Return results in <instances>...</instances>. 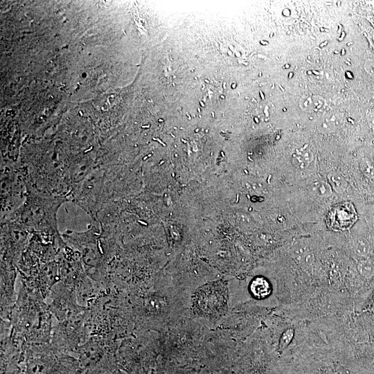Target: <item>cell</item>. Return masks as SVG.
Returning <instances> with one entry per match:
<instances>
[{
	"label": "cell",
	"instance_id": "6da1fadb",
	"mask_svg": "<svg viewBox=\"0 0 374 374\" xmlns=\"http://www.w3.org/2000/svg\"><path fill=\"white\" fill-rule=\"evenodd\" d=\"M9 321L12 335L27 344H51L55 318L47 303L21 283Z\"/></svg>",
	"mask_w": 374,
	"mask_h": 374
},
{
	"label": "cell",
	"instance_id": "7a4b0ae2",
	"mask_svg": "<svg viewBox=\"0 0 374 374\" xmlns=\"http://www.w3.org/2000/svg\"><path fill=\"white\" fill-rule=\"evenodd\" d=\"M24 203L3 220L15 221L31 233H38L58 244L64 243L57 228V213L69 201L66 197L45 195L26 185Z\"/></svg>",
	"mask_w": 374,
	"mask_h": 374
},
{
	"label": "cell",
	"instance_id": "3957f363",
	"mask_svg": "<svg viewBox=\"0 0 374 374\" xmlns=\"http://www.w3.org/2000/svg\"><path fill=\"white\" fill-rule=\"evenodd\" d=\"M62 236L69 246L80 253L86 274L96 283L105 284L108 280L109 261L104 251L99 224L92 221L87 231L67 230Z\"/></svg>",
	"mask_w": 374,
	"mask_h": 374
},
{
	"label": "cell",
	"instance_id": "277c9868",
	"mask_svg": "<svg viewBox=\"0 0 374 374\" xmlns=\"http://www.w3.org/2000/svg\"><path fill=\"white\" fill-rule=\"evenodd\" d=\"M23 374H78V360L56 350L51 344H26L24 348Z\"/></svg>",
	"mask_w": 374,
	"mask_h": 374
},
{
	"label": "cell",
	"instance_id": "5b68a950",
	"mask_svg": "<svg viewBox=\"0 0 374 374\" xmlns=\"http://www.w3.org/2000/svg\"><path fill=\"white\" fill-rule=\"evenodd\" d=\"M91 337L89 312L85 311L68 319L55 321L51 345L57 351L73 355L77 348Z\"/></svg>",
	"mask_w": 374,
	"mask_h": 374
},
{
	"label": "cell",
	"instance_id": "8992f818",
	"mask_svg": "<svg viewBox=\"0 0 374 374\" xmlns=\"http://www.w3.org/2000/svg\"><path fill=\"white\" fill-rule=\"evenodd\" d=\"M1 220L4 219L24 202L27 192L26 173L21 166H1Z\"/></svg>",
	"mask_w": 374,
	"mask_h": 374
},
{
	"label": "cell",
	"instance_id": "52a82bcc",
	"mask_svg": "<svg viewBox=\"0 0 374 374\" xmlns=\"http://www.w3.org/2000/svg\"><path fill=\"white\" fill-rule=\"evenodd\" d=\"M30 235L29 230L15 221H1V261L17 266Z\"/></svg>",
	"mask_w": 374,
	"mask_h": 374
},
{
	"label": "cell",
	"instance_id": "ba28073f",
	"mask_svg": "<svg viewBox=\"0 0 374 374\" xmlns=\"http://www.w3.org/2000/svg\"><path fill=\"white\" fill-rule=\"evenodd\" d=\"M47 300L48 309L57 321L71 318L87 310L78 303L73 287L62 281L53 287Z\"/></svg>",
	"mask_w": 374,
	"mask_h": 374
},
{
	"label": "cell",
	"instance_id": "9c48e42d",
	"mask_svg": "<svg viewBox=\"0 0 374 374\" xmlns=\"http://www.w3.org/2000/svg\"><path fill=\"white\" fill-rule=\"evenodd\" d=\"M118 347L117 341L91 336L77 348L73 356L78 360L80 369L84 373L100 363L107 357L116 356Z\"/></svg>",
	"mask_w": 374,
	"mask_h": 374
},
{
	"label": "cell",
	"instance_id": "30bf717a",
	"mask_svg": "<svg viewBox=\"0 0 374 374\" xmlns=\"http://www.w3.org/2000/svg\"><path fill=\"white\" fill-rule=\"evenodd\" d=\"M18 276L16 265L1 261V319L9 320L17 297L15 287Z\"/></svg>",
	"mask_w": 374,
	"mask_h": 374
},
{
	"label": "cell",
	"instance_id": "8fae6325",
	"mask_svg": "<svg viewBox=\"0 0 374 374\" xmlns=\"http://www.w3.org/2000/svg\"><path fill=\"white\" fill-rule=\"evenodd\" d=\"M57 260L60 281L66 285L73 287L86 274L80 253L67 244L60 251Z\"/></svg>",
	"mask_w": 374,
	"mask_h": 374
},
{
	"label": "cell",
	"instance_id": "7c38bea8",
	"mask_svg": "<svg viewBox=\"0 0 374 374\" xmlns=\"http://www.w3.org/2000/svg\"><path fill=\"white\" fill-rule=\"evenodd\" d=\"M357 216L353 205L342 202L333 206L327 217V224L333 230H347L357 220Z\"/></svg>",
	"mask_w": 374,
	"mask_h": 374
},
{
	"label": "cell",
	"instance_id": "4fadbf2b",
	"mask_svg": "<svg viewBox=\"0 0 374 374\" xmlns=\"http://www.w3.org/2000/svg\"><path fill=\"white\" fill-rule=\"evenodd\" d=\"M250 291L256 298L263 299L270 294L271 286L265 278L258 277L251 283Z\"/></svg>",
	"mask_w": 374,
	"mask_h": 374
},
{
	"label": "cell",
	"instance_id": "5bb4252c",
	"mask_svg": "<svg viewBox=\"0 0 374 374\" xmlns=\"http://www.w3.org/2000/svg\"><path fill=\"white\" fill-rule=\"evenodd\" d=\"M311 190L316 195L321 197H327L332 193L330 186L323 181L314 182L311 186Z\"/></svg>",
	"mask_w": 374,
	"mask_h": 374
},
{
	"label": "cell",
	"instance_id": "9a60e30c",
	"mask_svg": "<svg viewBox=\"0 0 374 374\" xmlns=\"http://www.w3.org/2000/svg\"><path fill=\"white\" fill-rule=\"evenodd\" d=\"M292 256L299 263L308 262L312 260L311 253L305 246L299 245L292 252Z\"/></svg>",
	"mask_w": 374,
	"mask_h": 374
},
{
	"label": "cell",
	"instance_id": "2e32d148",
	"mask_svg": "<svg viewBox=\"0 0 374 374\" xmlns=\"http://www.w3.org/2000/svg\"><path fill=\"white\" fill-rule=\"evenodd\" d=\"M328 180L333 187L339 193H343L344 188V178L336 172H332L328 175Z\"/></svg>",
	"mask_w": 374,
	"mask_h": 374
},
{
	"label": "cell",
	"instance_id": "e0dca14e",
	"mask_svg": "<svg viewBox=\"0 0 374 374\" xmlns=\"http://www.w3.org/2000/svg\"><path fill=\"white\" fill-rule=\"evenodd\" d=\"M358 269L364 276H370L374 272V265L370 261H362L359 263Z\"/></svg>",
	"mask_w": 374,
	"mask_h": 374
},
{
	"label": "cell",
	"instance_id": "ac0fdd59",
	"mask_svg": "<svg viewBox=\"0 0 374 374\" xmlns=\"http://www.w3.org/2000/svg\"><path fill=\"white\" fill-rule=\"evenodd\" d=\"M294 335L292 329H288L283 334L280 341V348H284L291 342Z\"/></svg>",
	"mask_w": 374,
	"mask_h": 374
}]
</instances>
